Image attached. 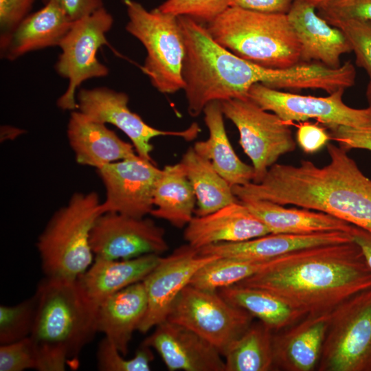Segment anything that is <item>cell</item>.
<instances>
[{"mask_svg":"<svg viewBox=\"0 0 371 371\" xmlns=\"http://www.w3.org/2000/svg\"><path fill=\"white\" fill-rule=\"evenodd\" d=\"M317 12L328 23L347 19L371 21V0H333L317 8Z\"/></svg>","mask_w":371,"mask_h":371,"instance_id":"obj_38","label":"cell"},{"mask_svg":"<svg viewBox=\"0 0 371 371\" xmlns=\"http://www.w3.org/2000/svg\"><path fill=\"white\" fill-rule=\"evenodd\" d=\"M218 293L267 326L273 332L284 329L306 315L265 289L234 284Z\"/></svg>","mask_w":371,"mask_h":371,"instance_id":"obj_30","label":"cell"},{"mask_svg":"<svg viewBox=\"0 0 371 371\" xmlns=\"http://www.w3.org/2000/svg\"><path fill=\"white\" fill-rule=\"evenodd\" d=\"M271 234L240 201L210 214L196 216L185 227L183 238L198 249L222 243H237Z\"/></svg>","mask_w":371,"mask_h":371,"instance_id":"obj_19","label":"cell"},{"mask_svg":"<svg viewBox=\"0 0 371 371\" xmlns=\"http://www.w3.org/2000/svg\"><path fill=\"white\" fill-rule=\"evenodd\" d=\"M218 257L203 256L188 245L180 246L166 257L143 280L147 296V309L138 330L146 333L166 320L180 293L206 264Z\"/></svg>","mask_w":371,"mask_h":371,"instance_id":"obj_16","label":"cell"},{"mask_svg":"<svg viewBox=\"0 0 371 371\" xmlns=\"http://www.w3.org/2000/svg\"><path fill=\"white\" fill-rule=\"evenodd\" d=\"M352 240L350 232L341 231L310 234H268L241 242L211 245L199 249V252L203 256L262 261L304 248Z\"/></svg>","mask_w":371,"mask_h":371,"instance_id":"obj_21","label":"cell"},{"mask_svg":"<svg viewBox=\"0 0 371 371\" xmlns=\"http://www.w3.org/2000/svg\"><path fill=\"white\" fill-rule=\"evenodd\" d=\"M34 296L36 316L30 338L35 348L37 370L76 369L82 348L97 330L98 304L77 280L45 277Z\"/></svg>","mask_w":371,"mask_h":371,"instance_id":"obj_4","label":"cell"},{"mask_svg":"<svg viewBox=\"0 0 371 371\" xmlns=\"http://www.w3.org/2000/svg\"><path fill=\"white\" fill-rule=\"evenodd\" d=\"M273 335L260 320L253 322L223 354L225 371L274 370Z\"/></svg>","mask_w":371,"mask_h":371,"instance_id":"obj_31","label":"cell"},{"mask_svg":"<svg viewBox=\"0 0 371 371\" xmlns=\"http://www.w3.org/2000/svg\"><path fill=\"white\" fill-rule=\"evenodd\" d=\"M328 129L331 139L346 150L364 149L371 151V125L363 127L337 126Z\"/></svg>","mask_w":371,"mask_h":371,"instance_id":"obj_40","label":"cell"},{"mask_svg":"<svg viewBox=\"0 0 371 371\" xmlns=\"http://www.w3.org/2000/svg\"><path fill=\"white\" fill-rule=\"evenodd\" d=\"M72 23L56 3L46 1L11 33L0 37L1 58L12 61L33 51L59 46Z\"/></svg>","mask_w":371,"mask_h":371,"instance_id":"obj_23","label":"cell"},{"mask_svg":"<svg viewBox=\"0 0 371 371\" xmlns=\"http://www.w3.org/2000/svg\"><path fill=\"white\" fill-rule=\"evenodd\" d=\"M37 368L36 352L30 337L1 345V371H23L27 369L37 370Z\"/></svg>","mask_w":371,"mask_h":371,"instance_id":"obj_37","label":"cell"},{"mask_svg":"<svg viewBox=\"0 0 371 371\" xmlns=\"http://www.w3.org/2000/svg\"><path fill=\"white\" fill-rule=\"evenodd\" d=\"M97 171L106 191L105 199L100 203L102 214L116 212L134 217L150 214L154 189L161 172L155 163L136 155Z\"/></svg>","mask_w":371,"mask_h":371,"instance_id":"obj_15","label":"cell"},{"mask_svg":"<svg viewBox=\"0 0 371 371\" xmlns=\"http://www.w3.org/2000/svg\"><path fill=\"white\" fill-rule=\"evenodd\" d=\"M196 205L194 190L182 164L167 165L161 169L154 189L150 215L183 228L194 217Z\"/></svg>","mask_w":371,"mask_h":371,"instance_id":"obj_28","label":"cell"},{"mask_svg":"<svg viewBox=\"0 0 371 371\" xmlns=\"http://www.w3.org/2000/svg\"><path fill=\"white\" fill-rule=\"evenodd\" d=\"M128 22L126 30L144 47L146 56L141 69L160 93L183 89V36L178 16L157 8L146 10L135 0H123Z\"/></svg>","mask_w":371,"mask_h":371,"instance_id":"obj_7","label":"cell"},{"mask_svg":"<svg viewBox=\"0 0 371 371\" xmlns=\"http://www.w3.org/2000/svg\"><path fill=\"white\" fill-rule=\"evenodd\" d=\"M67 135L76 161L98 169L106 164L137 155L132 144L120 138L103 123L72 111Z\"/></svg>","mask_w":371,"mask_h":371,"instance_id":"obj_22","label":"cell"},{"mask_svg":"<svg viewBox=\"0 0 371 371\" xmlns=\"http://www.w3.org/2000/svg\"><path fill=\"white\" fill-rule=\"evenodd\" d=\"M276 258L256 261L217 258L201 268L194 276L190 284L203 290L218 291L265 269L271 265Z\"/></svg>","mask_w":371,"mask_h":371,"instance_id":"obj_32","label":"cell"},{"mask_svg":"<svg viewBox=\"0 0 371 371\" xmlns=\"http://www.w3.org/2000/svg\"><path fill=\"white\" fill-rule=\"evenodd\" d=\"M294 0H233L231 6L271 14H287Z\"/></svg>","mask_w":371,"mask_h":371,"instance_id":"obj_43","label":"cell"},{"mask_svg":"<svg viewBox=\"0 0 371 371\" xmlns=\"http://www.w3.org/2000/svg\"><path fill=\"white\" fill-rule=\"evenodd\" d=\"M286 14L300 45L301 63L313 60L338 68L341 56L352 52L344 33L321 17L312 4L294 0Z\"/></svg>","mask_w":371,"mask_h":371,"instance_id":"obj_18","label":"cell"},{"mask_svg":"<svg viewBox=\"0 0 371 371\" xmlns=\"http://www.w3.org/2000/svg\"><path fill=\"white\" fill-rule=\"evenodd\" d=\"M233 0H166L157 8L177 16H186L204 25L213 21L227 8Z\"/></svg>","mask_w":371,"mask_h":371,"instance_id":"obj_36","label":"cell"},{"mask_svg":"<svg viewBox=\"0 0 371 371\" xmlns=\"http://www.w3.org/2000/svg\"><path fill=\"white\" fill-rule=\"evenodd\" d=\"M205 27L221 45L258 65L284 69L301 63L300 45L286 14L230 6Z\"/></svg>","mask_w":371,"mask_h":371,"instance_id":"obj_5","label":"cell"},{"mask_svg":"<svg viewBox=\"0 0 371 371\" xmlns=\"http://www.w3.org/2000/svg\"><path fill=\"white\" fill-rule=\"evenodd\" d=\"M95 258L126 260L166 251L164 229L146 217L105 212L96 219L90 236Z\"/></svg>","mask_w":371,"mask_h":371,"instance_id":"obj_14","label":"cell"},{"mask_svg":"<svg viewBox=\"0 0 371 371\" xmlns=\"http://www.w3.org/2000/svg\"><path fill=\"white\" fill-rule=\"evenodd\" d=\"M329 313L308 314L290 326L273 332L274 370L313 371L317 369Z\"/></svg>","mask_w":371,"mask_h":371,"instance_id":"obj_20","label":"cell"},{"mask_svg":"<svg viewBox=\"0 0 371 371\" xmlns=\"http://www.w3.org/2000/svg\"><path fill=\"white\" fill-rule=\"evenodd\" d=\"M344 91L339 89L326 97H316L284 92L256 83L250 88L249 98L262 109L277 115L289 125L310 119L316 120L327 128L371 125V109H355L346 105L343 101Z\"/></svg>","mask_w":371,"mask_h":371,"instance_id":"obj_12","label":"cell"},{"mask_svg":"<svg viewBox=\"0 0 371 371\" xmlns=\"http://www.w3.org/2000/svg\"><path fill=\"white\" fill-rule=\"evenodd\" d=\"M366 98L368 103V106L371 109V80L369 81V83L366 89Z\"/></svg>","mask_w":371,"mask_h":371,"instance_id":"obj_46","label":"cell"},{"mask_svg":"<svg viewBox=\"0 0 371 371\" xmlns=\"http://www.w3.org/2000/svg\"><path fill=\"white\" fill-rule=\"evenodd\" d=\"M143 344L156 350L170 371H225L223 355L192 330L164 321Z\"/></svg>","mask_w":371,"mask_h":371,"instance_id":"obj_17","label":"cell"},{"mask_svg":"<svg viewBox=\"0 0 371 371\" xmlns=\"http://www.w3.org/2000/svg\"><path fill=\"white\" fill-rule=\"evenodd\" d=\"M209 137L194 143L193 148L208 159L215 170L233 187L253 181L254 168L235 153L226 133L221 101L209 102L203 109Z\"/></svg>","mask_w":371,"mask_h":371,"instance_id":"obj_25","label":"cell"},{"mask_svg":"<svg viewBox=\"0 0 371 371\" xmlns=\"http://www.w3.org/2000/svg\"><path fill=\"white\" fill-rule=\"evenodd\" d=\"M271 234H310L341 231L350 232L352 225L330 214L306 208H287L269 201H241Z\"/></svg>","mask_w":371,"mask_h":371,"instance_id":"obj_27","label":"cell"},{"mask_svg":"<svg viewBox=\"0 0 371 371\" xmlns=\"http://www.w3.org/2000/svg\"><path fill=\"white\" fill-rule=\"evenodd\" d=\"M221 102L224 116L236 127L239 144L252 163V182L259 183L282 155L295 150L289 125L249 98Z\"/></svg>","mask_w":371,"mask_h":371,"instance_id":"obj_11","label":"cell"},{"mask_svg":"<svg viewBox=\"0 0 371 371\" xmlns=\"http://www.w3.org/2000/svg\"><path fill=\"white\" fill-rule=\"evenodd\" d=\"M96 357L98 368L102 371H149L154 359L152 348L143 343L133 358L126 359L106 337L100 342Z\"/></svg>","mask_w":371,"mask_h":371,"instance_id":"obj_34","label":"cell"},{"mask_svg":"<svg viewBox=\"0 0 371 371\" xmlns=\"http://www.w3.org/2000/svg\"><path fill=\"white\" fill-rule=\"evenodd\" d=\"M183 36L185 55L182 67L188 111L192 117L212 101L249 98L256 83L276 85L280 73L247 60L218 43L205 25L192 19L178 16Z\"/></svg>","mask_w":371,"mask_h":371,"instance_id":"obj_3","label":"cell"},{"mask_svg":"<svg viewBox=\"0 0 371 371\" xmlns=\"http://www.w3.org/2000/svg\"><path fill=\"white\" fill-rule=\"evenodd\" d=\"M328 164H275L259 183L232 187L240 201L263 200L322 212L371 232V179L348 151L328 143Z\"/></svg>","mask_w":371,"mask_h":371,"instance_id":"obj_1","label":"cell"},{"mask_svg":"<svg viewBox=\"0 0 371 371\" xmlns=\"http://www.w3.org/2000/svg\"><path fill=\"white\" fill-rule=\"evenodd\" d=\"M331 139L324 128L317 124L302 122L297 126L296 140L302 150L308 154L318 152Z\"/></svg>","mask_w":371,"mask_h":371,"instance_id":"obj_41","label":"cell"},{"mask_svg":"<svg viewBox=\"0 0 371 371\" xmlns=\"http://www.w3.org/2000/svg\"><path fill=\"white\" fill-rule=\"evenodd\" d=\"M34 295L13 305L0 306V344L16 342L30 336L36 316Z\"/></svg>","mask_w":371,"mask_h":371,"instance_id":"obj_33","label":"cell"},{"mask_svg":"<svg viewBox=\"0 0 371 371\" xmlns=\"http://www.w3.org/2000/svg\"><path fill=\"white\" fill-rule=\"evenodd\" d=\"M350 234L353 240L360 247L365 259L371 269V232L352 225Z\"/></svg>","mask_w":371,"mask_h":371,"instance_id":"obj_44","label":"cell"},{"mask_svg":"<svg viewBox=\"0 0 371 371\" xmlns=\"http://www.w3.org/2000/svg\"><path fill=\"white\" fill-rule=\"evenodd\" d=\"M128 95L106 87L80 89L76 94L78 109L91 120L111 124L122 131L131 140L140 157L155 163L150 155L151 140L160 136L179 137L194 139L200 131L197 124L183 131H165L146 123L128 106Z\"/></svg>","mask_w":371,"mask_h":371,"instance_id":"obj_13","label":"cell"},{"mask_svg":"<svg viewBox=\"0 0 371 371\" xmlns=\"http://www.w3.org/2000/svg\"><path fill=\"white\" fill-rule=\"evenodd\" d=\"M315 6L316 8L333 0H303Z\"/></svg>","mask_w":371,"mask_h":371,"instance_id":"obj_45","label":"cell"},{"mask_svg":"<svg viewBox=\"0 0 371 371\" xmlns=\"http://www.w3.org/2000/svg\"><path fill=\"white\" fill-rule=\"evenodd\" d=\"M100 203L95 192H76L52 215L36 243L45 277L77 280L91 265L90 236Z\"/></svg>","mask_w":371,"mask_h":371,"instance_id":"obj_6","label":"cell"},{"mask_svg":"<svg viewBox=\"0 0 371 371\" xmlns=\"http://www.w3.org/2000/svg\"><path fill=\"white\" fill-rule=\"evenodd\" d=\"M329 24L344 33L355 55L356 64L366 71L371 80V21L347 19Z\"/></svg>","mask_w":371,"mask_h":371,"instance_id":"obj_35","label":"cell"},{"mask_svg":"<svg viewBox=\"0 0 371 371\" xmlns=\"http://www.w3.org/2000/svg\"><path fill=\"white\" fill-rule=\"evenodd\" d=\"M160 258L157 254L126 260L95 258L94 262L78 280L87 295L99 305L110 295L143 281Z\"/></svg>","mask_w":371,"mask_h":371,"instance_id":"obj_26","label":"cell"},{"mask_svg":"<svg viewBox=\"0 0 371 371\" xmlns=\"http://www.w3.org/2000/svg\"><path fill=\"white\" fill-rule=\"evenodd\" d=\"M180 163L196 196V216L210 214L239 201L229 183L215 170L211 162L199 155L193 147L186 151Z\"/></svg>","mask_w":371,"mask_h":371,"instance_id":"obj_29","label":"cell"},{"mask_svg":"<svg viewBox=\"0 0 371 371\" xmlns=\"http://www.w3.org/2000/svg\"><path fill=\"white\" fill-rule=\"evenodd\" d=\"M254 316L218 291L186 286L174 302L167 321L186 327L216 347L223 356L254 322Z\"/></svg>","mask_w":371,"mask_h":371,"instance_id":"obj_10","label":"cell"},{"mask_svg":"<svg viewBox=\"0 0 371 371\" xmlns=\"http://www.w3.org/2000/svg\"><path fill=\"white\" fill-rule=\"evenodd\" d=\"M147 304L142 281L110 295L98 305V332L102 333L126 356L133 334L138 330L145 316Z\"/></svg>","mask_w":371,"mask_h":371,"instance_id":"obj_24","label":"cell"},{"mask_svg":"<svg viewBox=\"0 0 371 371\" xmlns=\"http://www.w3.org/2000/svg\"><path fill=\"white\" fill-rule=\"evenodd\" d=\"M236 284L268 291L306 315L320 314L370 288L371 269L352 240L284 254Z\"/></svg>","mask_w":371,"mask_h":371,"instance_id":"obj_2","label":"cell"},{"mask_svg":"<svg viewBox=\"0 0 371 371\" xmlns=\"http://www.w3.org/2000/svg\"><path fill=\"white\" fill-rule=\"evenodd\" d=\"M56 3L71 22L91 15L104 8L103 0H44Z\"/></svg>","mask_w":371,"mask_h":371,"instance_id":"obj_42","label":"cell"},{"mask_svg":"<svg viewBox=\"0 0 371 371\" xmlns=\"http://www.w3.org/2000/svg\"><path fill=\"white\" fill-rule=\"evenodd\" d=\"M318 371H371V287L329 313Z\"/></svg>","mask_w":371,"mask_h":371,"instance_id":"obj_8","label":"cell"},{"mask_svg":"<svg viewBox=\"0 0 371 371\" xmlns=\"http://www.w3.org/2000/svg\"><path fill=\"white\" fill-rule=\"evenodd\" d=\"M113 21V16L104 7L73 22L62 39L55 70L68 80V85L57 100L60 109L75 111L78 108L76 91L81 84L89 79L108 76L109 68L99 61L97 54L100 48L108 45L106 35Z\"/></svg>","mask_w":371,"mask_h":371,"instance_id":"obj_9","label":"cell"},{"mask_svg":"<svg viewBox=\"0 0 371 371\" xmlns=\"http://www.w3.org/2000/svg\"><path fill=\"white\" fill-rule=\"evenodd\" d=\"M36 0H0V37L11 33L30 14Z\"/></svg>","mask_w":371,"mask_h":371,"instance_id":"obj_39","label":"cell"}]
</instances>
